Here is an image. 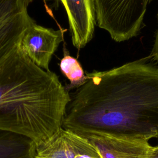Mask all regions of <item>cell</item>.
<instances>
[{"label": "cell", "instance_id": "obj_1", "mask_svg": "<svg viewBox=\"0 0 158 158\" xmlns=\"http://www.w3.org/2000/svg\"><path fill=\"white\" fill-rule=\"evenodd\" d=\"M148 57L86 73L70 93L62 127L80 135L103 134L148 141L158 137V64Z\"/></svg>", "mask_w": 158, "mask_h": 158}, {"label": "cell", "instance_id": "obj_2", "mask_svg": "<svg viewBox=\"0 0 158 158\" xmlns=\"http://www.w3.org/2000/svg\"><path fill=\"white\" fill-rule=\"evenodd\" d=\"M70 99L59 77L36 65L19 45L0 68V130L41 146L62 127Z\"/></svg>", "mask_w": 158, "mask_h": 158}, {"label": "cell", "instance_id": "obj_3", "mask_svg": "<svg viewBox=\"0 0 158 158\" xmlns=\"http://www.w3.org/2000/svg\"><path fill=\"white\" fill-rule=\"evenodd\" d=\"M96 23L116 42L136 36L144 27L149 0H93Z\"/></svg>", "mask_w": 158, "mask_h": 158}, {"label": "cell", "instance_id": "obj_4", "mask_svg": "<svg viewBox=\"0 0 158 158\" xmlns=\"http://www.w3.org/2000/svg\"><path fill=\"white\" fill-rule=\"evenodd\" d=\"M33 0H0V68L17 51L22 38L35 21L28 14Z\"/></svg>", "mask_w": 158, "mask_h": 158}, {"label": "cell", "instance_id": "obj_5", "mask_svg": "<svg viewBox=\"0 0 158 158\" xmlns=\"http://www.w3.org/2000/svg\"><path fill=\"white\" fill-rule=\"evenodd\" d=\"M33 158H101L90 141L62 127L46 143L36 148Z\"/></svg>", "mask_w": 158, "mask_h": 158}, {"label": "cell", "instance_id": "obj_6", "mask_svg": "<svg viewBox=\"0 0 158 158\" xmlns=\"http://www.w3.org/2000/svg\"><path fill=\"white\" fill-rule=\"evenodd\" d=\"M62 40L61 30L46 28L35 22L24 33L20 47L36 65L45 70H50V61Z\"/></svg>", "mask_w": 158, "mask_h": 158}, {"label": "cell", "instance_id": "obj_7", "mask_svg": "<svg viewBox=\"0 0 158 158\" xmlns=\"http://www.w3.org/2000/svg\"><path fill=\"white\" fill-rule=\"evenodd\" d=\"M69 21L73 45L84 48L93 38L96 24L93 0H59Z\"/></svg>", "mask_w": 158, "mask_h": 158}, {"label": "cell", "instance_id": "obj_8", "mask_svg": "<svg viewBox=\"0 0 158 158\" xmlns=\"http://www.w3.org/2000/svg\"><path fill=\"white\" fill-rule=\"evenodd\" d=\"M81 135L90 141L101 158H148L152 148L145 141L120 139L99 133Z\"/></svg>", "mask_w": 158, "mask_h": 158}, {"label": "cell", "instance_id": "obj_9", "mask_svg": "<svg viewBox=\"0 0 158 158\" xmlns=\"http://www.w3.org/2000/svg\"><path fill=\"white\" fill-rule=\"evenodd\" d=\"M35 150L30 139L0 130V158H33Z\"/></svg>", "mask_w": 158, "mask_h": 158}, {"label": "cell", "instance_id": "obj_10", "mask_svg": "<svg viewBox=\"0 0 158 158\" xmlns=\"http://www.w3.org/2000/svg\"><path fill=\"white\" fill-rule=\"evenodd\" d=\"M64 56L60 60L59 67L61 72L69 80L70 85L66 88H77L86 81V73L78 60L69 54L68 50L64 48Z\"/></svg>", "mask_w": 158, "mask_h": 158}, {"label": "cell", "instance_id": "obj_11", "mask_svg": "<svg viewBox=\"0 0 158 158\" xmlns=\"http://www.w3.org/2000/svg\"><path fill=\"white\" fill-rule=\"evenodd\" d=\"M157 28L156 31L154 43L152 49L149 56L154 61H155L158 64V12L157 15Z\"/></svg>", "mask_w": 158, "mask_h": 158}, {"label": "cell", "instance_id": "obj_12", "mask_svg": "<svg viewBox=\"0 0 158 158\" xmlns=\"http://www.w3.org/2000/svg\"><path fill=\"white\" fill-rule=\"evenodd\" d=\"M148 158H158V146L152 148Z\"/></svg>", "mask_w": 158, "mask_h": 158}, {"label": "cell", "instance_id": "obj_13", "mask_svg": "<svg viewBox=\"0 0 158 158\" xmlns=\"http://www.w3.org/2000/svg\"><path fill=\"white\" fill-rule=\"evenodd\" d=\"M152 1H153V0H149V2H151Z\"/></svg>", "mask_w": 158, "mask_h": 158}]
</instances>
